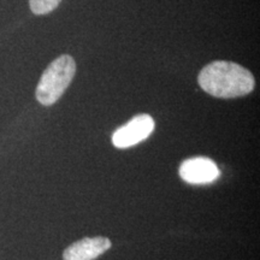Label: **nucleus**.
Masks as SVG:
<instances>
[{
	"instance_id": "f257e3e1",
	"label": "nucleus",
	"mask_w": 260,
	"mask_h": 260,
	"mask_svg": "<svg viewBox=\"0 0 260 260\" xmlns=\"http://www.w3.org/2000/svg\"><path fill=\"white\" fill-rule=\"evenodd\" d=\"M201 89L220 99L247 95L254 89V76L241 65L226 60H216L203 68L198 76Z\"/></svg>"
},
{
	"instance_id": "f03ea898",
	"label": "nucleus",
	"mask_w": 260,
	"mask_h": 260,
	"mask_svg": "<svg viewBox=\"0 0 260 260\" xmlns=\"http://www.w3.org/2000/svg\"><path fill=\"white\" fill-rule=\"evenodd\" d=\"M76 73V63L69 54L58 57L44 71L37 87L38 102L44 106H51L58 102L73 81Z\"/></svg>"
},
{
	"instance_id": "7ed1b4c3",
	"label": "nucleus",
	"mask_w": 260,
	"mask_h": 260,
	"mask_svg": "<svg viewBox=\"0 0 260 260\" xmlns=\"http://www.w3.org/2000/svg\"><path fill=\"white\" fill-rule=\"evenodd\" d=\"M154 119L149 115H138L113 133L112 144L117 148H129L148 138L154 130Z\"/></svg>"
},
{
	"instance_id": "20e7f679",
	"label": "nucleus",
	"mask_w": 260,
	"mask_h": 260,
	"mask_svg": "<svg viewBox=\"0 0 260 260\" xmlns=\"http://www.w3.org/2000/svg\"><path fill=\"white\" fill-rule=\"evenodd\" d=\"M178 174L182 180L190 184H209L220 176V171L212 159L195 157L181 164Z\"/></svg>"
},
{
	"instance_id": "39448f33",
	"label": "nucleus",
	"mask_w": 260,
	"mask_h": 260,
	"mask_svg": "<svg viewBox=\"0 0 260 260\" xmlns=\"http://www.w3.org/2000/svg\"><path fill=\"white\" fill-rule=\"evenodd\" d=\"M111 246L112 243L107 237H84L65 249L63 260H94L109 251Z\"/></svg>"
},
{
	"instance_id": "423d86ee",
	"label": "nucleus",
	"mask_w": 260,
	"mask_h": 260,
	"mask_svg": "<svg viewBox=\"0 0 260 260\" xmlns=\"http://www.w3.org/2000/svg\"><path fill=\"white\" fill-rule=\"evenodd\" d=\"M61 0H29L31 11L35 15H46L57 9Z\"/></svg>"
}]
</instances>
